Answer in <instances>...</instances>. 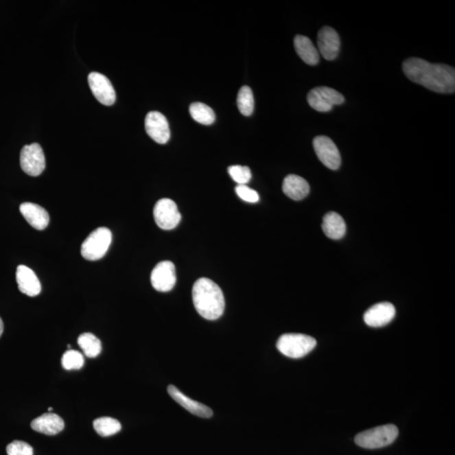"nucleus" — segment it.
<instances>
[{"label": "nucleus", "instance_id": "8", "mask_svg": "<svg viewBox=\"0 0 455 455\" xmlns=\"http://www.w3.org/2000/svg\"><path fill=\"white\" fill-rule=\"evenodd\" d=\"M154 218L159 228L171 231L179 224L181 215L176 203L172 199L159 200L154 208Z\"/></svg>", "mask_w": 455, "mask_h": 455}, {"label": "nucleus", "instance_id": "10", "mask_svg": "<svg viewBox=\"0 0 455 455\" xmlns=\"http://www.w3.org/2000/svg\"><path fill=\"white\" fill-rule=\"evenodd\" d=\"M176 275L175 265L170 261H164L155 266L151 272V283L155 290L165 293L175 287Z\"/></svg>", "mask_w": 455, "mask_h": 455}, {"label": "nucleus", "instance_id": "1", "mask_svg": "<svg viewBox=\"0 0 455 455\" xmlns=\"http://www.w3.org/2000/svg\"><path fill=\"white\" fill-rule=\"evenodd\" d=\"M402 70L410 81L428 90L441 94L454 93L455 69L453 67L431 64L419 58H410L403 62Z\"/></svg>", "mask_w": 455, "mask_h": 455}, {"label": "nucleus", "instance_id": "30", "mask_svg": "<svg viewBox=\"0 0 455 455\" xmlns=\"http://www.w3.org/2000/svg\"><path fill=\"white\" fill-rule=\"evenodd\" d=\"M3 332V323L1 318H0V338H1Z\"/></svg>", "mask_w": 455, "mask_h": 455}, {"label": "nucleus", "instance_id": "22", "mask_svg": "<svg viewBox=\"0 0 455 455\" xmlns=\"http://www.w3.org/2000/svg\"><path fill=\"white\" fill-rule=\"evenodd\" d=\"M78 344L88 358L97 357L102 349L101 341L91 333L81 334L78 338Z\"/></svg>", "mask_w": 455, "mask_h": 455}, {"label": "nucleus", "instance_id": "2", "mask_svg": "<svg viewBox=\"0 0 455 455\" xmlns=\"http://www.w3.org/2000/svg\"><path fill=\"white\" fill-rule=\"evenodd\" d=\"M192 301L198 313L206 320H217L224 314L223 291L213 281L206 277H202L194 283Z\"/></svg>", "mask_w": 455, "mask_h": 455}, {"label": "nucleus", "instance_id": "31", "mask_svg": "<svg viewBox=\"0 0 455 455\" xmlns=\"http://www.w3.org/2000/svg\"><path fill=\"white\" fill-rule=\"evenodd\" d=\"M54 410V409L51 408H48V410H49V412H51V410Z\"/></svg>", "mask_w": 455, "mask_h": 455}, {"label": "nucleus", "instance_id": "16", "mask_svg": "<svg viewBox=\"0 0 455 455\" xmlns=\"http://www.w3.org/2000/svg\"><path fill=\"white\" fill-rule=\"evenodd\" d=\"M16 282L22 294L35 297L42 291L38 277L28 266L20 265L16 270Z\"/></svg>", "mask_w": 455, "mask_h": 455}, {"label": "nucleus", "instance_id": "5", "mask_svg": "<svg viewBox=\"0 0 455 455\" xmlns=\"http://www.w3.org/2000/svg\"><path fill=\"white\" fill-rule=\"evenodd\" d=\"M109 229L101 227L91 232L81 246V255L88 261H98L105 256L112 244Z\"/></svg>", "mask_w": 455, "mask_h": 455}, {"label": "nucleus", "instance_id": "23", "mask_svg": "<svg viewBox=\"0 0 455 455\" xmlns=\"http://www.w3.org/2000/svg\"><path fill=\"white\" fill-rule=\"evenodd\" d=\"M189 110L192 119L198 121V124L211 125L215 121V113L213 110L203 103H192Z\"/></svg>", "mask_w": 455, "mask_h": 455}, {"label": "nucleus", "instance_id": "12", "mask_svg": "<svg viewBox=\"0 0 455 455\" xmlns=\"http://www.w3.org/2000/svg\"><path fill=\"white\" fill-rule=\"evenodd\" d=\"M145 129L148 135L158 143L165 144L171 138L168 121L161 113L150 112L147 114Z\"/></svg>", "mask_w": 455, "mask_h": 455}, {"label": "nucleus", "instance_id": "4", "mask_svg": "<svg viewBox=\"0 0 455 455\" xmlns=\"http://www.w3.org/2000/svg\"><path fill=\"white\" fill-rule=\"evenodd\" d=\"M316 340L312 336L290 333L280 336L277 347L286 357L301 358L309 354L316 347Z\"/></svg>", "mask_w": 455, "mask_h": 455}, {"label": "nucleus", "instance_id": "19", "mask_svg": "<svg viewBox=\"0 0 455 455\" xmlns=\"http://www.w3.org/2000/svg\"><path fill=\"white\" fill-rule=\"evenodd\" d=\"M283 191L288 198L301 201L310 194V185L301 176L290 175L285 177Z\"/></svg>", "mask_w": 455, "mask_h": 455}, {"label": "nucleus", "instance_id": "17", "mask_svg": "<svg viewBox=\"0 0 455 455\" xmlns=\"http://www.w3.org/2000/svg\"><path fill=\"white\" fill-rule=\"evenodd\" d=\"M20 211L28 224L38 231H43L49 224L50 217L47 210L35 203H22L20 206Z\"/></svg>", "mask_w": 455, "mask_h": 455}, {"label": "nucleus", "instance_id": "28", "mask_svg": "<svg viewBox=\"0 0 455 455\" xmlns=\"http://www.w3.org/2000/svg\"><path fill=\"white\" fill-rule=\"evenodd\" d=\"M8 455H33L32 447L23 441H14L6 447Z\"/></svg>", "mask_w": 455, "mask_h": 455}, {"label": "nucleus", "instance_id": "9", "mask_svg": "<svg viewBox=\"0 0 455 455\" xmlns=\"http://www.w3.org/2000/svg\"><path fill=\"white\" fill-rule=\"evenodd\" d=\"M317 157L327 168L336 171L341 166L342 158L334 142L325 136H318L313 140Z\"/></svg>", "mask_w": 455, "mask_h": 455}, {"label": "nucleus", "instance_id": "7", "mask_svg": "<svg viewBox=\"0 0 455 455\" xmlns=\"http://www.w3.org/2000/svg\"><path fill=\"white\" fill-rule=\"evenodd\" d=\"M22 171L31 176H38L46 168L45 155L38 143L25 145L21 152Z\"/></svg>", "mask_w": 455, "mask_h": 455}, {"label": "nucleus", "instance_id": "18", "mask_svg": "<svg viewBox=\"0 0 455 455\" xmlns=\"http://www.w3.org/2000/svg\"><path fill=\"white\" fill-rule=\"evenodd\" d=\"M33 430L46 435H56L65 428V421L54 413H45L36 417L31 423Z\"/></svg>", "mask_w": 455, "mask_h": 455}, {"label": "nucleus", "instance_id": "6", "mask_svg": "<svg viewBox=\"0 0 455 455\" xmlns=\"http://www.w3.org/2000/svg\"><path fill=\"white\" fill-rule=\"evenodd\" d=\"M307 101L313 109L320 113L330 112L332 107L345 102L344 96L330 87L320 86L313 89L307 95Z\"/></svg>", "mask_w": 455, "mask_h": 455}, {"label": "nucleus", "instance_id": "13", "mask_svg": "<svg viewBox=\"0 0 455 455\" xmlns=\"http://www.w3.org/2000/svg\"><path fill=\"white\" fill-rule=\"evenodd\" d=\"M318 47L325 59L334 60L338 56L341 40L338 33L330 27H325L318 33Z\"/></svg>", "mask_w": 455, "mask_h": 455}, {"label": "nucleus", "instance_id": "24", "mask_svg": "<svg viewBox=\"0 0 455 455\" xmlns=\"http://www.w3.org/2000/svg\"><path fill=\"white\" fill-rule=\"evenodd\" d=\"M93 426L95 432L102 436L117 434L121 429L119 421L108 417L97 418L94 421Z\"/></svg>", "mask_w": 455, "mask_h": 455}, {"label": "nucleus", "instance_id": "11", "mask_svg": "<svg viewBox=\"0 0 455 455\" xmlns=\"http://www.w3.org/2000/svg\"><path fill=\"white\" fill-rule=\"evenodd\" d=\"M88 82L92 93L99 102L105 106L114 104L116 102V92L105 75L96 72L91 73L88 76Z\"/></svg>", "mask_w": 455, "mask_h": 455}, {"label": "nucleus", "instance_id": "3", "mask_svg": "<svg viewBox=\"0 0 455 455\" xmlns=\"http://www.w3.org/2000/svg\"><path fill=\"white\" fill-rule=\"evenodd\" d=\"M398 434V428L395 425H383L360 432L355 438V443L364 449H380L391 445Z\"/></svg>", "mask_w": 455, "mask_h": 455}, {"label": "nucleus", "instance_id": "14", "mask_svg": "<svg viewBox=\"0 0 455 455\" xmlns=\"http://www.w3.org/2000/svg\"><path fill=\"white\" fill-rule=\"evenodd\" d=\"M395 316V308L389 302L377 303L365 312V323L371 327H381L389 324Z\"/></svg>", "mask_w": 455, "mask_h": 455}, {"label": "nucleus", "instance_id": "21", "mask_svg": "<svg viewBox=\"0 0 455 455\" xmlns=\"http://www.w3.org/2000/svg\"><path fill=\"white\" fill-rule=\"evenodd\" d=\"M323 229L325 235L332 240H340L346 234V224L338 213H328L323 218Z\"/></svg>", "mask_w": 455, "mask_h": 455}, {"label": "nucleus", "instance_id": "26", "mask_svg": "<svg viewBox=\"0 0 455 455\" xmlns=\"http://www.w3.org/2000/svg\"><path fill=\"white\" fill-rule=\"evenodd\" d=\"M84 358L80 351L68 350L62 355V365L66 370H79L83 368Z\"/></svg>", "mask_w": 455, "mask_h": 455}, {"label": "nucleus", "instance_id": "29", "mask_svg": "<svg viewBox=\"0 0 455 455\" xmlns=\"http://www.w3.org/2000/svg\"><path fill=\"white\" fill-rule=\"evenodd\" d=\"M236 194L239 196L240 198H242L243 201L255 203L259 201V195L257 192L253 189H251L249 187H247L246 185H238L235 188Z\"/></svg>", "mask_w": 455, "mask_h": 455}, {"label": "nucleus", "instance_id": "25", "mask_svg": "<svg viewBox=\"0 0 455 455\" xmlns=\"http://www.w3.org/2000/svg\"><path fill=\"white\" fill-rule=\"evenodd\" d=\"M237 106L240 113L244 116H250L254 110V95L251 89L243 86L237 96Z\"/></svg>", "mask_w": 455, "mask_h": 455}, {"label": "nucleus", "instance_id": "15", "mask_svg": "<svg viewBox=\"0 0 455 455\" xmlns=\"http://www.w3.org/2000/svg\"><path fill=\"white\" fill-rule=\"evenodd\" d=\"M167 390L174 401L178 403L180 406L194 414V415L202 418H210L213 416V410L209 406L187 397L173 384L168 386Z\"/></svg>", "mask_w": 455, "mask_h": 455}, {"label": "nucleus", "instance_id": "27", "mask_svg": "<svg viewBox=\"0 0 455 455\" xmlns=\"http://www.w3.org/2000/svg\"><path fill=\"white\" fill-rule=\"evenodd\" d=\"M228 172L231 178L238 185H246L251 179V172L247 166L232 165Z\"/></svg>", "mask_w": 455, "mask_h": 455}, {"label": "nucleus", "instance_id": "20", "mask_svg": "<svg viewBox=\"0 0 455 455\" xmlns=\"http://www.w3.org/2000/svg\"><path fill=\"white\" fill-rule=\"evenodd\" d=\"M296 53L309 65H316L320 61V54L312 40L305 36L298 35L294 38Z\"/></svg>", "mask_w": 455, "mask_h": 455}]
</instances>
